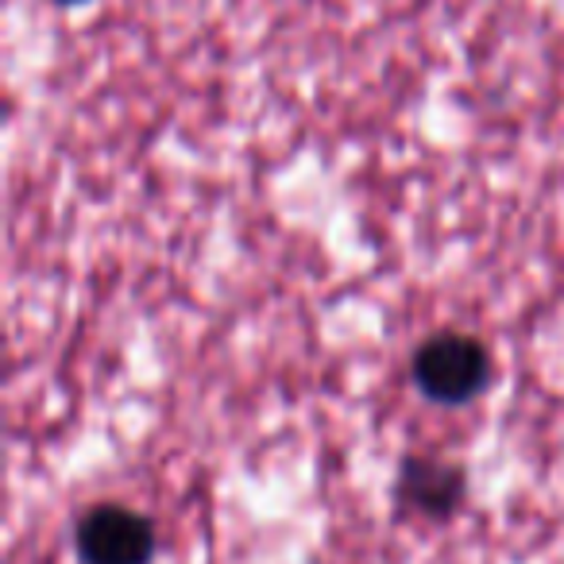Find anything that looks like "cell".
<instances>
[{"mask_svg": "<svg viewBox=\"0 0 564 564\" xmlns=\"http://www.w3.org/2000/svg\"><path fill=\"white\" fill-rule=\"evenodd\" d=\"M414 383L437 406H464L491 383V356L468 333H437L417 348Z\"/></svg>", "mask_w": 564, "mask_h": 564, "instance_id": "obj_1", "label": "cell"}, {"mask_svg": "<svg viewBox=\"0 0 564 564\" xmlns=\"http://www.w3.org/2000/svg\"><path fill=\"white\" fill-rule=\"evenodd\" d=\"M74 553L82 564H151L155 525L132 507L97 502L74 525Z\"/></svg>", "mask_w": 564, "mask_h": 564, "instance_id": "obj_2", "label": "cell"}, {"mask_svg": "<svg viewBox=\"0 0 564 564\" xmlns=\"http://www.w3.org/2000/svg\"><path fill=\"white\" fill-rule=\"evenodd\" d=\"M464 495H468V476L464 468L437 456H406L394 479V499L410 514L433 518V522H445L460 510Z\"/></svg>", "mask_w": 564, "mask_h": 564, "instance_id": "obj_3", "label": "cell"}, {"mask_svg": "<svg viewBox=\"0 0 564 564\" xmlns=\"http://www.w3.org/2000/svg\"><path fill=\"white\" fill-rule=\"evenodd\" d=\"M58 4H82V0H58Z\"/></svg>", "mask_w": 564, "mask_h": 564, "instance_id": "obj_4", "label": "cell"}]
</instances>
